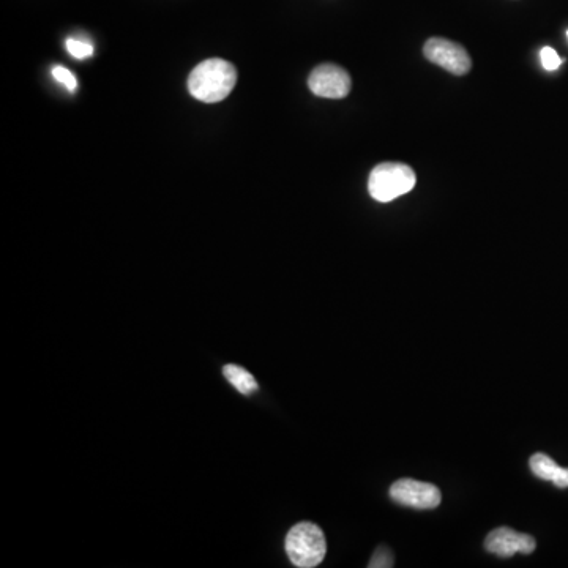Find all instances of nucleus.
Segmentation results:
<instances>
[{"label":"nucleus","instance_id":"nucleus-14","mask_svg":"<svg viewBox=\"0 0 568 568\" xmlns=\"http://www.w3.org/2000/svg\"><path fill=\"white\" fill-rule=\"evenodd\" d=\"M567 37H568V30H567Z\"/></svg>","mask_w":568,"mask_h":568},{"label":"nucleus","instance_id":"nucleus-11","mask_svg":"<svg viewBox=\"0 0 568 568\" xmlns=\"http://www.w3.org/2000/svg\"><path fill=\"white\" fill-rule=\"evenodd\" d=\"M370 568L393 567V554L389 548H379L371 557Z\"/></svg>","mask_w":568,"mask_h":568},{"label":"nucleus","instance_id":"nucleus-10","mask_svg":"<svg viewBox=\"0 0 568 568\" xmlns=\"http://www.w3.org/2000/svg\"><path fill=\"white\" fill-rule=\"evenodd\" d=\"M68 53L75 59L83 60L89 59L94 56V45L84 40H76V38H68L67 40Z\"/></svg>","mask_w":568,"mask_h":568},{"label":"nucleus","instance_id":"nucleus-8","mask_svg":"<svg viewBox=\"0 0 568 568\" xmlns=\"http://www.w3.org/2000/svg\"><path fill=\"white\" fill-rule=\"evenodd\" d=\"M531 471L537 475L539 479L546 480V482H553L557 488H567L568 486V469L557 466L556 461L545 453H535L532 456Z\"/></svg>","mask_w":568,"mask_h":568},{"label":"nucleus","instance_id":"nucleus-13","mask_svg":"<svg viewBox=\"0 0 568 568\" xmlns=\"http://www.w3.org/2000/svg\"><path fill=\"white\" fill-rule=\"evenodd\" d=\"M53 75L54 78H56L59 83L64 84L70 92H75L76 87H78V81H76L75 75H73L70 70L64 67H54Z\"/></svg>","mask_w":568,"mask_h":568},{"label":"nucleus","instance_id":"nucleus-7","mask_svg":"<svg viewBox=\"0 0 568 568\" xmlns=\"http://www.w3.org/2000/svg\"><path fill=\"white\" fill-rule=\"evenodd\" d=\"M535 546L537 542L532 535L520 534L510 527H497L485 540L486 551L499 557H512L516 553L531 554Z\"/></svg>","mask_w":568,"mask_h":568},{"label":"nucleus","instance_id":"nucleus-12","mask_svg":"<svg viewBox=\"0 0 568 568\" xmlns=\"http://www.w3.org/2000/svg\"><path fill=\"white\" fill-rule=\"evenodd\" d=\"M540 59H542L543 67L548 71L557 70L562 65L561 57L557 56L556 51L550 46H546L540 51Z\"/></svg>","mask_w":568,"mask_h":568},{"label":"nucleus","instance_id":"nucleus-6","mask_svg":"<svg viewBox=\"0 0 568 568\" xmlns=\"http://www.w3.org/2000/svg\"><path fill=\"white\" fill-rule=\"evenodd\" d=\"M351 86L348 71L335 64L319 65L311 71L308 78V87L314 95L332 100L348 97Z\"/></svg>","mask_w":568,"mask_h":568},{"label":"nucleus","instance_id":"nucleus-1","mask_svg":"<svg viewBox=\"0 0 568 568\" xmlns=\"http://www.w3.org/2000/svg\"><path fill=\"white\" fill-rule=\"evenodd\" d=\"M236 84V67L223 59L204 60L188 78L190 94L202 103L225 100Z\"/></svg>","mask_w":568,"mask_h":568},{"label":"nucleus","instance_id":"nucleus-4","mask_svg":"<svg viewBox=\"0 0 568 568\" xmlns=\"http://www.w3.org/2000/svg\"><path fill=\"white\" fill-rule=\"evenodd\" d=\"M423 54L431 64L438 65L455 76L468 75L472 68V60L468 51L458 43L450 42L447 38H430L423 46Z\"/></svg>","mask_w":568,"mask_h":568},{"label":"nucleus","instance_id":"nucleus-5","mask_svg":"<svg viewBox=\"0 0 568 568\" xmlns=\"http://www.w3.org/2000/svg\"><path fill=\"white\" fill-rule=\"evenodd\" d=\"M390 496L398 504L419 510L436 509L441 505L442 499L438 486L412 479L398 480L393 483Z\"/></svg>","mask_w":568,"mask_h":568},{"label":"nucleus","instance_id":"nucleus-9","mask_svg":"<svg viewBox=\"0 0 568 568\" xmlns=\"http://www.w3.org/2000/svg\"><path fill=\"white\" fill-rule=\"evenodd\" d=\"M223 374L242 395H251L258 390V382L251 376L250 371L239 367V365H226L223 368Z\"/></svg>","mask_w":568,"mask_h":568},{"label":"nucleus","instance_id":"nucleus-2","mask_svg":"<svg viewBox=\"0 0 568 568\" xmlns=\"http://www.w3.org/2000/svg\"><path fill=\"white\" fill-rule=\"evenodd\" d=\"M286 553L292 564L300 568L318 567L327 553L326 535L318 524H296L286 537Z\"/></svg>","mask_w":568,"mask_h":568},{"label":"nucleus","instance_id":"nucleus-3","mask_svg":"<svg viewBox=\"0 0 568 568\" xmlns=\"http://www.w3.org/2000/svg\"><path fill=\"white\" fill-rule=\"evenodd\" d=\"M417 184V176L411 166L385 161L371 171L368 191L379 202H390L406 195Z\"/></svg>","mask_w":568,"mask_h":568}]
</instances>
